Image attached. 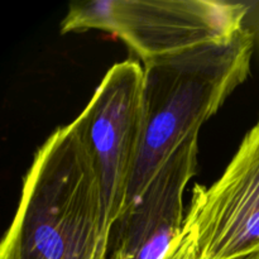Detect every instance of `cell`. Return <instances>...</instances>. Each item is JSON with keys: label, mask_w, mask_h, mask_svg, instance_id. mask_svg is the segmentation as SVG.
<instances>
[{"label": "cell", "mask_w": 259, "mask_h": 259, "mask_svg": "<svg viewBox=\"0 0 259 259\" xmlns=\"http://www.w3.org/2000/svg\"><path fill=\"white\" fill-rule=\"evenodd\" d=\"M106 249L99 180L72 121L35 153L0 259H104Z\"/></svg>", "instance_id": "6da1fadb"}, {"label": "cell", "mask_w": 259, "mask_h": 259, "mask_svg": "<svg viewBox=\"0 0 259 259\" xmlns=\"http://www.w3.org/2000/svg\"><path fill=\"white\" fill-rule=\"evenodd\" d=\"M253 50L254 33L243 27L227 39L144 61L142 144L125 210L244 82Z\"/></svg>", "instance_id": "7a4b0ae2"}, {"label": "cell", "mask_w": 259, "mask_h": 259, "mask_svg": "<svg viewBox=\"0 0 259 259\" xmlns=\"http://www.w3.org/2000/svg\"><path fill=\"white\" fill-rule=\"evenodd\" d=\"M247 13L242 3L214 0H93L70 5L61 33L104 30L144 62L230 38L244 27Z\"/></svg>", "instance_id": "3957f363"}, {"label": "cell", "mask_w": 259, "mask_h": 259, "mask_svg": "<svg viewBox=\"0 0 259 259\" xmlns=\"http://www.w3.org/2000/svg\"><path fill=\"white\" fill-rule=\"evenodd\" d=\"M99 180L108 240L126 199L138 162L143 131V67L115 63L75 119Z\"/></svg>", "instance_id": "277c9868"}, {"label": "cell", "mask_w": 259, "mask_h": 259, "mask_svg": "<svg viewBox=\"0 0 259 259\" xmlns=\"http://www.w3.org/2000/svg\"><path fill=\"white\" fill-rule=\"evenodd\" d=\"M184 232L199 259L259 253V118L220 179L194 187Z\"/></svg>", "instance_id": "5b68a950"}, {"label": "cell", "mask_w": 259, "mask_h": 259, "mask_svg": "<svg viewBox=\"0 0 259 259\" xmlns=\"http://www.w3.org/2000/svg\"><path fill=\"white\" fill-rule=\"evenodd\" d=\"M166 259H199L194 242L187 233L182 232L176 245Z\"/></svg>", "instance_id": "8992f818"}, {"label": "cell", "mask_w": 259, "mask_h": 259, "mask_svg": "<svg viewBox=\"0 0 259 259\" xmlns=\"http://www.w3.org/2000/svg\"><path fill=\"white\" fill-rule=\"evenodd\" d=\"M238 259H259V253H254V254L245 255V257H240Z\"/></svg>", "instance_id": "52a82bcc"}]
</instances>
